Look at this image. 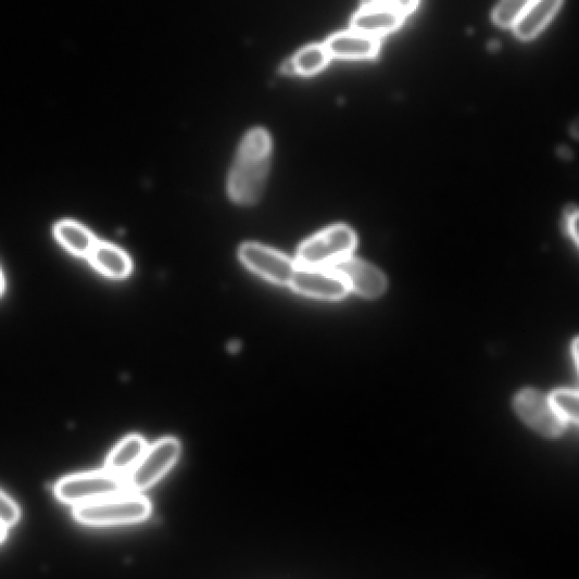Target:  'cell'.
I'll use <instances>...</instances> for the list:
<instances>
[{"mask_svg": "<svg viewBox=\"0 0 579 579\" xmlns=\"http://www.w3.org/2000/svg\"><path fill=\"white\" fill-rule=\"evenodd\" d=\"M272 139L264 128L248 131L228 177V196L238 205H254L263 194L269 172Z\"/></svg>", "mask_w": 579, "mask_h": 579, "instance_id": "cell-1", "label": "cell"}, {"mask_svg": "<svg viewBox=\"0 0 579 579\" xmlns=\"http://www.w3.org/2000/svg\"><path fill=\"white\" fill-rule=\"evenodd\" d=\"M151 514V502L141 493L133 492L112 495L73 509L76 521L95 528L130 526L149 519Z\"/></svg>", "mask_w": 579, "mask_h": 579, "instance_id": "cell-2", "label": "cell"}, {"mask_svg": "<svg viewBox=\"0 0 579 579\" xmlns=\"http://www.w3.org/2000/svg\"><path fill=\"white\" fill-rule=\"evenodd\" d=\"M357 244L354 230L336 225L303 241L297 253V265L333 268L353 256Z\"/></svg>", "mask_w": 579, "mask_h": 579, "instance_id": "cell-3", "label": "cell"}, {"mask_svg": "<svg viewBox=\"0 0 579 579\" xmlns=\"http://www.w3.org/2000/svg\"><path fill=\"white\" fill-rule=\"evenodd\" d=\"M127 492L124 479L108 471L79 474L62 479L54 493L63 504L76 507Z\"/></svg>", "mask_w": 579, "mask_h": 579, "instance_id": "cell-4", "label": "cell"}, {"mask_svg": "<svg viewBox=\"0 0 579 579\" xmlns=\"http://www.w3.org/2000/svg\"><path fill=\"white\" fill-rule=\"evenodd\" d=\"M179 440L164 438L148 446L140 462L124 478L127 492L141 493L156 484L178 462Z\"/></svg>", "mask_w": 579, "mask_h": 579, "instance_id": "cell-5", "label": "cell"}, {"mask_svg": "<svg viewBox=\"0 0 579 579\" xmlns=\"http://www.w3.org/2000/svg\"><path fill=\"white\" fill-rule=\"evenodd\" d=\"M514 410L518 417L539 435L553 439L561 437L567 424L551 404L549 397L527 389L517 393Z\"/></svg>", "mask_w": 579, "mask_h": 579, "instance_id": "cell-6", "label": "cell"}, {"mask_svg": "<svg viewBox=\"0 0 579 579\" xmlns=\"http://www.w3.org/2000/svg\"><path fill=\"white\" fill-rule=\"evenodd\" d=\"M240 262L262 279L289 287L297 263L289 256L257 242H246L239 250Z\"/></svg>", "mask_w": 579, "mask_h": 579, "instance_id": "cell-7", "label": "cell"}, {"mask_svg": "<svg viewBox=\"0 0 579 579\" xmlns=\"http://www.w3.org/2000/svg\"><path fill=\"white\" fill-rule=\"evenodd\" d=\"M289 287L301 295L325 301H340L350 293L342 275L335 268L297 265Z\"/></svg>", "mask_w": 579, "mask_h": 579, "instance_id": "cell-8", "label": "cell"}, {"mask_svg": "<svg viewBox=\"0 0 579 579\" xmlns=\"http://www.w3.org/2000/svg\"><path fill=\"white\" fill-rule=\"evenodd\" d=\"M345 280L350 292L366 299H377L388 289V280L377 267L353 256L333 267Z\"/></svg>", "mask_w": 579, "mask_h": 579, "instance_id": "cell-9", "label": "cell"}, {"mask_svg": "<svg viewBox=\"0 0 579 579\" xmlns=\"http://www.w3.org/2000/svg\"><path fill=\"white\" fill-rule=\"evenodd\" d=\"M405 18L390 7H362L352 16L350 30L380 40L398 32Z\"/></svg>", "mask_w": 579, "mask_h": 579, "instance_id": "cell-10", "label": "cell"}, {"mask_svg": "<svg viewBox=\"0 0 579 579\" xmlns=\"http://www.w3.org/2000/svg\"><path fill=\"white\" fill-rule=\"evenodd\" d=\"M324 46L330 59L370 61L378 56L380 40L350 30L330 37Z\"/></svg>", "mask_w": 579, "mask_h": 579, "instance_id": "cell-11", "label": "cell"}, {"mask_svg": "<svg viewBox=\"0 0 579 579\" xmlns=\"http://www.w3.org/2000/svg\"><path fill=\"white\" fill-rule=\"evenodd\" d=\"M564 0H536L512 26L514 35L523 41L536 39L553 21Z\"/></svg>", "mask_w": 579, "mask_h": 579, "instance_id": "cell-12", "label": "cell"}, {"mask_svg": "<svg viewBox=\"0 0 579 579\" xmlns=\"http://www.w3.org/2000/svg\"><path fill=\"white\" fill-rule=\"evenodd\" d=\"M87 260L104 277L113 280H125L133 270L127 253L109 242L98 240Z\"/></svg>", "mask_w": 579, "mask_h": 579, "instance_id": "cell-13", "label": "cell"}, {"mask_svg": "<svg viewBox=\"0 0 579 579\" xmlns=\"http://www.w3.org/2000/svg\"><path fill=\"white\" fill-rule=\"evenodd\" d=\"M148 449L147 440L139 435H131L121 443L106 457L104 470L124 479L140 462Z\"/></svg>", "mask_w": 579, "mask_h": 579, "instance_id": "cell-14", "label": "cell"}, {"mask_svg": "<svg viewBox=\"0 0 579 579\" xmlns=\"http://www.w3.org/2000/svg\"><path fill=\"white\" fill-rule=\"evenodd\" d=\"M53 235L71 254L87 259L98 242L96 236L73 219H63L54 226Z\"/></svg>", "mask_w": 579, "mask_h": 579, "instance_id": "cell-15", "label": "cell"}, {"mask_svg": "<svg viewBox=\"0 0 579 579\" xmlns=\"http://www.w3.org/2000/svg\"><path fill=\"white\" fill-rule=\"evenodd\" d=\"M330 60L324 45H313L300 50L295 58L286 62L282 72L286 74H299L312 76L323 71Z\"/></svg>", "mask_w": 579, "mask_h": 579, "instance_id": "cell-16", "label": "cell"}, {"mask_svg": "<svg viewBox=\"0 0 579 579\" xmlns=\"http://www.w3.org/2000/svg\"><path fill=\"white\" fill-rule=\"evenodd\" d=\"M536 0H501L492 12V21L503 29H512V26Z\"/></svg>", "mask_w": 579, "mask_h": 579, "instance_id": "cell-17", "label": "cell"}, {"mask_svg": "<svg viewBox=\"0 0 579 579\" xmlns=\"http://www.w3.org/2000/svg\"><path fill=\"white\" fill-rule=\"evenodd\" d=\"M551 404L566 424L578 421V392L571 389H559L549 395Z\"/></svg>", "mask_w": 579, "mask_h": 579, "instance_id": "cell-18", "label": "cell"}, {"mask_svg": "<svg viewBox=\"0 0 579 579\" xmlns=\"http://www.w3.org/2000/svg\"><path fill=\"white\" fill-rule=\"evenodd\" d=\"M21 518V509L18 505L0 490V527L9 530L18 523Z\"/></svg>", "mask_w": 579, "mask_h": 579, "instance_id": "cell-19", "label": "cell"}, {"mask_svg": "<svg viewBox=\"0 0 579 579\" xmlns=\"http://www.w3.org/2000/svg\"><path fill=\"white\" fill-rule=\"evenodd\" d=\"M565 228L576 246H578V210L570 206L565 214Z\"/></svg>", "mask_w": 579, "mask_h": 579, "instance_id": "cell-20", "label": "cell"}, {"mask_svg": "<svg viewBox=\"0 0 579 579\" xmlns=\"http://www.w3.org/2000/svg\"><path fill=\"white\" fill-rule=\"evenodd\" d=\"M420 0H389V5L407 17L419 7Z\"/></svg>", "mask_w": 579, "mask_h": 579, "instance_id": "cell-21", "label": "cell"}, {"mask_svg": "<svg viewBox=\"0 0 579 579\" xmlns=\"http://www.w3.org/2000/svg\"><path fill=\"white\" fill-rule=\"evenodd\" d=\"M362 7H390V5H389V0H363Z\"/></svg>", "mask_w": 579, "mask_h": 579, "instance_id": "cell-22", "label": "cell"}, {"mask_svg": "<svg viewBox=\"0 0 579 579\" xmlns=\"http://www.w3.org/2000/svg\"><path fill=\"white\" fill-rule=\"evenodd\" d=\"M571 352L574 357V364L578 367V339L576 338L571 344Z\"/></svg>", "mask_w": 579, "mask_h": 579, "instance_id": "cell-23", "label": "cell"}, {"mask_svg": "<svg viewBox=\"0 0 579 579\" xmlns=\"http://www.w3.org/2000/svg\"><path fill=\"white\" fill-rule=\"evenodd\" d=\"M5 289H7V282H5L4 274L2 269H0V298L4 295Z\"/></svg>", "mask_w": 579, "mask_h": 579, "instance_id": "cell-24", "label": "cell"}, {"mask_svg": "<svg viewBox=\"0 0 579 579\" xmlns=\"http://www.w3.org/2000/svg\"><path fill=\"white\" fill-rule=\"evenodd\" d=\"M7 537H8V530L0 527V544H2L7 540Z\"/></svg>", "mask_w": 579, "mask_h": 579, "instance_id": "cell-25", "label": "cell"}]
</instances>
